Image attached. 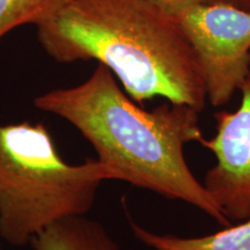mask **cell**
<instances>
[{
	"mask_svg": "<svg viewBox=\"0 0 250 250\" xmlns=\"http://www.w3.org/2000/svg\"><path fill=\"white\" fill-rule=\"evenodd\" d=\"M34 105L76 126L112 180L186 202L229 226L230 220L196 179L184 156L187 144L205 139L199 112L193 108L168 102L145 110L101 64L80 85L41 94Z\"/></svg>",
	"mask_w": 250,
	"mask_h": 250,
	"instance_id": "6da1fadb",
	"label": "cell"
},
{
	"mask_svg": "<svg viewBox=\"0 0 250 250\" xmlns=\"http://www.w3.org/2000/svg\"><path fill=\"white\" fill-rule=\"evenodd\" d=\"M37 36L55 61L95 59L108 67L138 104L164 98L205 108L195 50L174 15L151 0H68Z\"/></svg>",
	"mask_w": 250,
	"mask_h": 250,
	"instance_id": "7a4b0ae2",
	"label": "cell"
},
{
	"mask_svg": "<svg viewBox=\"0 0 250 250\" xmlns=\"http://www.w3.org/2000/svg\"><path fill=\"white\" fill-rule=\"evenodd\" d=\"M112 175L101 161L67 164L42 122H0V236L22 247L46 227L93 208Z\"/></svg>",
	"mask_w": 250,
	"mask_h": 250,
	"instance_id": "3957f363",
	"label": "cell"
},
{
	"mask_svg": "<svg viewBox=\"0 0 250 250\" xmlns=\"http://www.w3.org/2000/svg\"><path fill=\"white\" fill-rule=\"evenodd\" d=\"M170 13L195 50L208 100L225 105L250 72V12L217 1Z\"/></svg>",
	"mask_w": 250,
	"mask_h": 250,
	"instance_id": "277c9868",
	"label": "cell"
},
{
	"mask_svg": "<svg viewBox=\"0 0 250 250\" xmlns=\"http://www.w3.org/2000/svg\"><path fill=\"white\" fill-rule=\"evenodd\" d=\"M239 90L240 107L217 112V133L202 145L217 159L205 175V189L229 220L243 221L250 218V72Z\"/></svg>",
	"mask_w": 250,
	"mask_h": 250,
	"instance_id": "5b68a950",
	"label": "cell"
},
{
	"mask_svg": "<svg viewBox=\"0 0 250 250\" xmlns=\"http://www.w3.org/2000/svg\"><path fill=\"white\" fill-rule=\"evenodd\" d=\"M34 250H121L102 224L72 215L46 227L30 242Z\"/></svg>",
	"mask_w": 250,
	"mask_h": 250,
	"instance_id": "8992f818",
	"label": "cell"
},
{
	"mask_svg": "<svg viewBox=\"0 0 250 250\" xmlns=\"http://www.w3.org/2000/svg\"><path fill=\"white\" fill-rule=\"evenodd\" d=\"M136 239L155 250H250V218L236 226H227L214 234L182 237L153 233L129 219Z\"/></svg>",
	"mask_w": 250,
	"mask_h": 250,
	"instance_id": "52a82bcc",
	"label": "cell"
},
{
	"mask_svg": "<svg viewBox=\"0 0 250 250\" xmlns=\"http://www.w3.org/2000/svg\"><path fill=\"white\" fill-rule=\"evenodd\" d=\"M68 0H0V39L23 24L36 27L51 20Z\"/></svg>",
	"mask_w": 250,
	"mask_h": 250,
	"instance_id": "ba28073f",
	"label": "cell"
},
{
	"mask_svg": "<svg viewBox=\"0 0 250 250\" xmlns=\"http://www.w3.org/2000/svg\"><path fill=\"white\" fill-rule=\"evenodd\" d=\"M161 7L169 12L179 11V9L190 7L195 5H203V4H211V2H217L219 0H151Z\"/></svg>",
	"mask_w": 250,
	"mask_h": 250,
	"instance_id": "9c48e42d",
	"label": "cell"
},
{
	"mask_svg": "<svg viewBox=\"0 0 250 250\" xmlns=\"http://www.w3.org/2000/svg\"><path fill=\"white\" fill-rule=\"evenodd\" d=\"M219 1L227 2L235 7H239L241 9H245L247 12H250V0H219Z\"/></svg>",
	"mask_w": 250,
	"mask_h": 250,
	"instance_id": "30bf717a",
	"label": "cell"
}]
</instances>
